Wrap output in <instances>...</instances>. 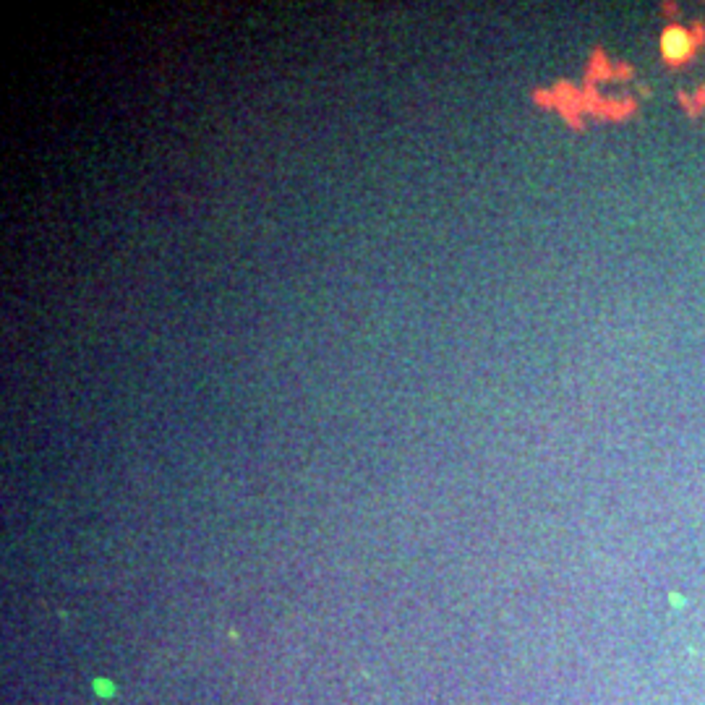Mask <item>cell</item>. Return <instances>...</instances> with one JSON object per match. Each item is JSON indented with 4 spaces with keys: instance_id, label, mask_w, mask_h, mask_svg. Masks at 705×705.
I'll return each mask as SVG.
<instances>
[{
    "instance_id": "cell-1",
    "label": "cell",
    "mask_w": 705,
    "mask_h": 705,
    "mask_svg": "<svg viewBox=\"0 0 705 705\" xmlns=\"http://www.w3.org/2000/svg\"><path fill=\"white\" fill-rule=\"evenodd\" d=\"M692 37L687 29H682V26H671V29H666L664 37H661V50H664V58L666 60H671V63H682V60H687L692 52Z\"/></svg>"
},
{
    "instance_id": "cell-2",
    "label": "cell",
    "mask_w": 705,
    "mask_h": 705,
    "mask_svg": "<svg viewBox=\"0 0 705 705\" xmlns=\"http://www.w3.org/2000/svg\"><path fill=\"white\" fill-rule=\"evenodd\" d=\"M94 690L100 692V695H104V697H107V695H113V692H115V690H113V687H110V684H107V682H104V679H97V682H94Z\"/></svg>"
}]
</instances>
